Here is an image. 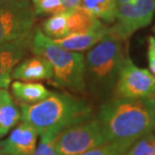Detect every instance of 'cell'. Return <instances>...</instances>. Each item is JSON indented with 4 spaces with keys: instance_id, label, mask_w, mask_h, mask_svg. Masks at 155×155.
Returning a JSON list of instances; mask_svg holds the SVG:
<instances>
[{
    "instance_id": "6da1fadb",
    "label": "cell",
    "mask_w": 155,
    "mask_h": 155,
    "mask_svg": "<svg viewBox=\"0 0 155 155\" xmlns=\"http://www.w3.org/2000/svg\"><path fill=\"white\" fill-rule=\"evenodd\" d=\"M98 119L107 142L134 143L154 128L155 98L132 100L117 97L102 105Z\"/></svg>"
},
{
    "instance_id": "7a4b0ae2",
    "label": "cell",
    "mask_w": 155,
    "mask_h": 155,
    "mask_svg": "<svg viewBox=\"0 0 155 155\" xmlns=\"http://www.w3.org/2000/svg\"><path fill=\"white\" fill-rule=\"evenodd\" d=\"M21 121L29 123L38 134H58L68 127L92 118L91 106L67 93H51L48 98L32 105H20Z\"/></svg>"
},
{
    "instance_id": "3957f363",
    "label": "cell",
    "mask_w": 155,
    "mask_h": 155,
    "mask_svg": "<svg viewBox=\"0 0 155 155\" xmlns=\"http://www.w3.org/2000/svg\"><path fill=\"white\" fill-rule=\"evenodd\" d=\"M31 51L49 61L54 80L58 86L76 92L85 90L86 61L83 54L63 48L40 29L35 32Z\"/></svg>"
},
{
    "instance_id": "277c9868",
    "label": "cell",
    "mask_w": 155,
    "mask_h": 155,
    "mask_svg": "<svg viewBox=\"0 0 155 155\" xmlns=\"http://www.w3.org/2000/svg\"><path fill=\"white\" fill-rule=\"evenodd\" d=\"M105 143L108 142L100 121L93 117L68 127L55 138L58 155H82Z\"/></svg>"
},
{
    "instance_id": "5b68a950",
    "label": "cell",
    "mask_w": 155,
    "mask_h": 155,
    "mask_svg": "<svg viewBox=\"0 0 155 155\" xmlns=\"http://www.w3.org/2000/svg\"><path fill=\"white\" fill-rule=\"evenodd\" d=\"M122 40L108 31L86 55V68L98 82H107L118 75L124 58Z\"/></svg>"
},
{
    "instance_id": "8992f818",
    "label": "cell",
    "mask_w": 155,
    "mask_h": 155,
    "mask_svg": "<svg viewBox=\"0 0 155 155\" xmlns=\"http://www.w3.org/2000/svg\"><path fill=\"white\" fill-rule=\"evenodd\" d=\"M116 95L118 98L146 100L155 98V76L125 58L118 71Z\"/></svg>"
},
{
    "instance_id": "52a82bcc",
    "label": "cell",
    "mask_w": 155,
    "mask_h": 155,
    "mask_svg": "<svg viewBox=\"0 0 155 155\" xmlns=\"http://www.w3.org/2000/svg\"><path fill=\"white\" fill-rule=\"evenodd\" d=\"M35 16L31 0H20L0 7V45L31 33Z\"/></svg>"
},
{
    "instance_id": "ba28073f",
    "label": "cell",
    "mask_w": 155,
    "mask_h": 155,
    "mask_svg": "<svg viewBox=\"0 0 155 155\" xmlns=\"http://www.w3.org/2000/svg\"><path fill=\"white\" fill-rule=\"evenodd\" d=\"M154 11L155 0H134L118 6L116 20L109 27V32L120 40H126L136 30L149 25Z\"/></svg>"
},
{
    "instance_id": "9c48e42d",
    "label": "cell",
    "mask_w": 155,
    "mask_h": 155,
    "mask_svg": "<svg viewBox=\"0 0 155 155\" xmlns=\"http://www.w3.org/2000/svg\"><path fill=\"white\" fill-rule=\"evenodd\" d=\"M35 32L0 45V89H8L12 72L32 48Z\"/></svg>"
},
{
    "instance_id": "30bf717a",
    "label": "cell",
    "mask_w": 155,
    "mask_h": 155,
    "mask_svg": "<svg viewBox=\"0 0 155 155\" xmlns=\"http://www.w3.org/2000/svg\"><path fill=\"white\" fill-rule=\"evenodd\" d=\"M38 132L32 125L20 121L4 140H0V150L12 155H33Z\"/></svg>"
},
{
    "instance_id": "8fae6325",
    "label": "cell",
    "mask_w": 155,
    "mask_h": 155,
    "mask_svg": "<svg viewBox=\"0 0 155 155\" xmlns=\"http://www.w3.org/2000/svg\"><path fill=\"white\" fill-rule=\"evenodd\" d=\"M54 78V70L49 61L40 55L22 60L12 72V79L23 82H38Z\"/></svg>"
},
{
    "instance_id": "7c38bea8",
    "label": "cell",
    "mask_w": 155,
    "mask_h": 155,
    "mask_svg": "<svg viewBox=\"0 0 155 155\" xmlns=\"http://www.w3.org/2000/svg\"><path fill=\"white\" fill-rule=\"evenodd\" d=\"M109 31V27L103 26L86 32L73 33L63 38L52 39L64 49L71 51H83L95 46Z\"/></svg>"
},
{
    "instance_id": "4fadbf2b",
    "label": "cell",
    "mask_w": 155,
    "mask_h": 155,
    "mask_svg": "<svg viewBox=\"0 0 155 155\" xmlns=\"http://www.w3.org/2000/svg\"><path fill=\"white\" fill-rule=\"evenodd\" d=\"M21 121V110L6 89H0V140Z\"/></svg>"
},
{
    "instance_id": "5bb4252c",
    "label": "cell",
    "mask_w": 155,
    "mask_h": 155,
    "mask_svg": "<svg viewBox=\"0 0 155 155\" xmlns=\"http://www.w3.org/2000/svg\"><path fill=\"white\" fill-rule=\"evenodd\" d=\"M11 93L20 105H32L48 98L51 92L42 84L15 81L11 85Z\"/></svg>"
},
{
    "instance_id": "9a60e30c",
    "label": "cell",
    "mask_w": 155,
    "mask_h": 155,
    "mask_svg": "<svg viewBox=\"0 0 155 155\" xmlns=\"http://www.w3.org/2000/svg\"><path fill=\"white\" fill-rule=\"evenodd\" d=\"M117 8V0H82L80 6L86 13L106 23L115 22Z\"/></svg>"
},
{
    "instance_id": "2e32d148",
    "label": "cell",
    "mask_w": 155,
    "mask_h": 155,
    "mask_svg": "<svg viewBox=\"0 0 155 155\" xmlns=\"http://www.w3.org/2000/svg\"><path fill=\"white\" fill-rule=\"evenodd\" d=\"M42 30L43 33L51 39L63 38L70 35L67 12H61L46 18L42 23Z\"/></svg>"
},
{
    "instance_id": "e0dca14e",
    "label": "cell",
    "mask_w": 155,
    "mask_h": 155,
    "mask_svg": "<svg viewBox=\"0 0 155 155\" xmlns=\"http://www.w3.org/2000/svg\"><path fill=\"white\" fill-rule=\"evenodd\" d=\"M123 155H155V134L151 132L139 138Z\"/></svg>"
},
{
    "instance_id": "ac0fdd59",
    "label": "cell",
    "mask_w": 155,
    "mask_h": 155,
    "mask_svg": "<svg viewBox=\"0 0 155 155\" xmlns=\"http://www.w3.org/2000/svg\"><path fill=\"white\" fill-rule=\"evenodd\" d=\"M132 144L129 142H108L93 148L82 155H123Z\"/></svg>"
},
{
    "instance_id": "d6986e66",
    "label": "cell",
    "mask_w": 155,
    "mask_h": 155,
    "mask_svg": "<svg viewBox=\"0 0 155 155\" xmlns=\"http://www.w3.org/2000/svg\"><path fill=\"white\" fill-rule=\"evenodd\" d=\"M36 15L57 14L64 12L61 0H31Z\"/></svg>"
},
{
    "instance_id": "ffe728a7",
    "label": "cell",
    "mask_w": 155,
    "mask_h": 155,
    "mask_svg": "<svg viewBox=\"0 0 155 155\" xmlns=\"http://www.w3.org/2000/svg\"><path fill=\"white\" fill-rule=\"evenodd\" d=\"M58 134L43 133L40 135V142L36 146L33 155H58L55 148V138Z\"/></svg>"
},
{
    "instance_id": "44dd1931",
    "label": "cell",
    "mask_w": 155,
    "mask_h": 155,
    "mask_svg": "<svg viewBox=\"0 0 155 155\" xmlns=\"http://www.w3.org/2000/svg\"><path fill=\"white\" fill-rule=\"evenodd\" d=\"M148 64L150 72L155 76V38H148Z\"/></svg>"
},
{
    "instance_id": "7402d4cb",
    "label": "cell",
    "mask_w": 155,
    "mask_h": 155,
    "mask_svg": "<svg viewBox=\"0 0 155 155\" xmlns=\"http://www.w3.org/2000/svg\"><path fill=\"white\" fill-rule=\"evenodd\" d=\"M82 0H61L64 11H74L80 8Z\"/></svg>"
},
{
    "instance_id": "603a6c76",
    "label": "cell",
    "mask_w": 155,
    "mask_h": 155,
    "mask_svg": "<svg viewBox=\"0 0 155 155\" xmlns=\"http://www.w3.org/2000/svg\"><path fill=\"white\" fill-rule=\"evenodd\" d=\"M17 1H20V0H0V7H3V6H6Z\"/></svg>"
},
{
    "instance_id": "cb8c5ba5",
    "label": "cell",
    "mask_w": 155,
    "mask_h": 155,
    "mask_svg": "<svg viewBox=\"0 0 155 155\" xmlns=\"http://www.w3.org/2000/svg\"><path fill=\"white\" fill-rule=\"evenodd\" d=\"M134 0H117V5L120 6L122 4H125V3H129V2H133Z\"/></svg>"
},
{
    "instance_id": "d4e9b609",
    "label": "cell",
    "mask_w": 155,
    "mask_h": 155,
    "mask_svg": "<svg viewBox=\"0 0 155 155\" xmlns=\"http://www.w3.org/2000/svg\"><path fill=\"white\" fill-rule=\"evenodd\" d=\"M0 155H12V154L7 153V152H4V151H1V150H0Z\"/></svg>"
},
{
    "instance_id": "484cf974",
    "label": "cell",
    "mask_w": 155,
    "mask_h": 155,
    "mask_svg": "<svg viewBox=\"0 0 155 155\" xmlns=\"http://www.w3.org/2000/svg\"><path fill=\"white\" fill-rule=\"evenodd\" d=\"M154 128H155V123H154Z\"/></svg>"
}]
</instances>
